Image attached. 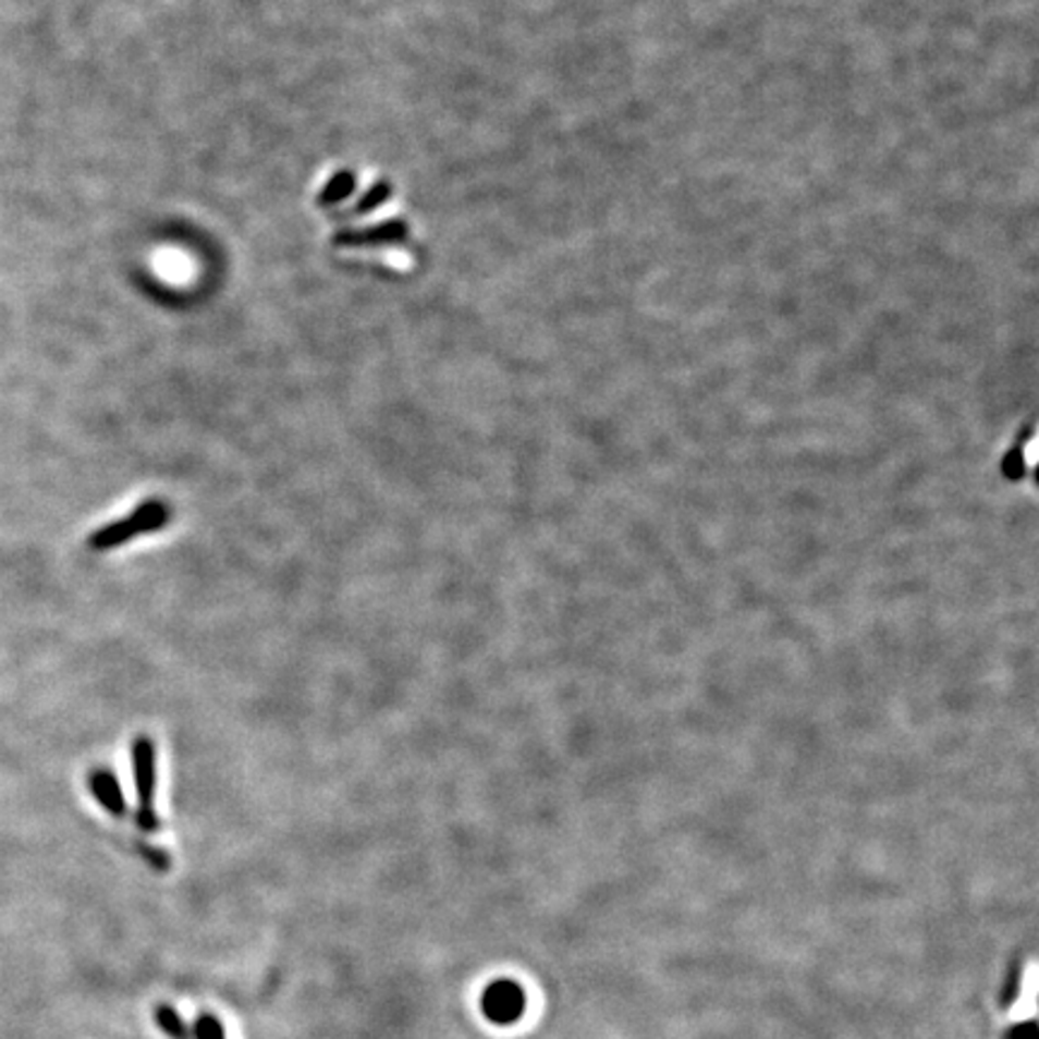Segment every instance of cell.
Returning a JSON list of instances; mask_svg holds the SVG:
<instances>
[{
  "label": "cell",
  "instance_id": "cell-1",
  "mask_svg": "<svg viewBox=\"0 0 1039 1039\" xmlns=\"http://www.w3.org/2000/svg\"><path fill=\"white\" fill-rule=\"evenodd\" d=\"M169 517H171V508L164 499H147L143 505H137L133 513L119 520V523H111L107 527L97 529L95 535H89V547L95 551H109L115 547H123L135 537L157 533V529L167 527Z\"/></svg>",
  "mask_w": 1039,
  "mask_h": 1039
},
{
  "label": "cell",
  "instance_id": "cell-2",
  "mask_svg": "<svg viewBox=\"0 0 1039 1039\" xmlns=\"http://www.w3.org/2000/svg\"><path fill=\"white\" fill-rule=\"evenodd\" d=\"M410 239V224L404 219H388L366 229H344L334 234L332 246L338 248H364V246H392Z\"/></svg>",
  "mask_w": 1039,
  "mask_h": 1039
},
{
  "label": "cell",
  "instance_id": "cell-3",
  "mask_svg": "<svg viewBox=\"0 0 1039 1039\" xmlns=\"http://www.w3.org/2000/svg\"><path fill=\"white\" fill-rule=\"evenodd\" d=\"M133 778L140 808H155L157 787V750L152 738L140 736L133 742Z\"/></svg>",
  "mask_w": 1039,
  "mask_h": 1039
},
{
  "label": "cell",
  "instance_id": "cell-4",
  "mask_svg": "<svg viewBox=\"0 0 1039 1039\" xmlns=\"http://www.w3.org/2000/svg\"><path fill=\"white\" fill-rule=\"evenodd\" d=\"M481 1009L491 1023H513L525 1009V997L513 981H496L484 991Z\"/></svg>",
  "mask_w": 1039,
  "mask_h": 1039
},
{
  "label": "cell",
  "instance_id": "cell-5",
  "mask_svg": "<svg viewBox=\"0 0 1039 1039\" xmlns=\"http://www.w3.org/2000/svg\"><path fill=\"white\" fill-rule=\"evenodd\" d=\"M89 790L97 796V802L107 808L111 816H125V799L121 792V784L109 770H95L89 775Z\"/></svg>",
  "mask_w": 1039,
  "mask_h": 1039
},
{
  "label": "cell",
  "instance_id": "cell-6",
  "mask_svg": "<svg viewBox=\"0 0 1039 1039\" xmlns=\"http://www.w3.org/2000/svg\"><path fill=\"white\" fill-rule=\"evenodd\" d=\"M356 188V173L352 169H342L334 173V176L322 186L318 195V205L328 207V205H338L342 200L350 198Z\"/></svg>",
  "mask_w": 1039,
  "mask_h": 1039
},
{
  "label": "cell",
  "instance_id": "cell-7",
  "mask_svg": "<svg viewBox=\"0 0 1039 1039\" xmlns=\"http://www.w3.org/2000/svg\"><path fill=\"white\" fill-rule=\"evenodd\" d=\"M157 1015V1025L161 1027V1030H164L171 1039H191L193 1032L186 1027V1023L181 1020V1015L173 1011L171 1006H167V1003H161V1006H157L155 1011Z\"/></svg>",
  "mask_w": 1039,
  "mask_h": 1039
},
{
  "label": "cell",
  "instance_id": "cell-8",
  "mask_svg": "<svg viewBox=\"0 0 1039 1039\" xmlns=\"http://www.w3.org/2000/svg\"><path fill=\"white\" fill-rule=\"evenodd\" d=\"M390 195H392V186L388 181H378L376 186L368 188V193L364 195V198L354 205V210L352 215L356 217H362V215H371L374 210H378L380 205H386L390 200Z\"/></svg>",
  "mask_w": 1039,
  "mask_h": 1039
},
{
  "label": "cell",
  "instance_id": "cell-9",
  "mask_svg": "<svg viewBox=\"0 0 1039 1039\" xmlns=\"http://www.w3.org/2000/svg\"><path fill=\"white\" fill-rule=\"evenodd\" d=\"M191 1032L195 1035V1039H227L222 1023L217 1020V1015H210V1013H203L200 1018L195 1020Z\"/></svg>",
  "mask_w": 1039,
  "mask_h": 1039
},
{
  "label": "cell",
  "instance_id": "cell-10",
  "mask_svg": "<svg viewBox=\"0 0 1039 1039\" xmlns=\"http://www.w3.org/2000/svg\"><path fill=\"white\" fill-rule=\"evenodd\" d=\"M135 821L145 830V833H155V830H159V818L155 814V808H137Z\"/></svg>",
  "mask_w": 1039,
  "mask_h": 1039
}]
</instances>
